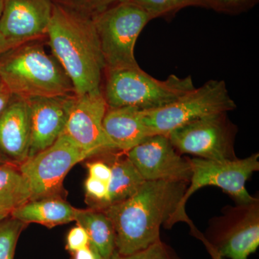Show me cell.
Instances as JSON below:
<instances>
[{"label":"cell","mask_w":259,"mask_h":259,"mask_svg":"<svg viewBox=\"0 0 259 259\" xmlns=\"http://www.w3.org/2000/svg\"><path fill=\"white\" fill-rule=\"evenodd\" d=\"M189 182L146 181L131 197L101 209L115 233V252L129 255L160 240V228L177 223Z\"/></svg>","instance_id":"cell-1"},{"label":"cell","mask_w":259,"mask_h":259,"mask_svg":"<svg viewBox=\"0 0 259 259\" xmlns=\"http://www.w3.org/2000/svg\"><path fill=\"white\" fill-rule=\"evenodd\" d=\"M47 36L75 95L102 90L105 64L92 17L54 3Z\"/></svg>","instance_id":"cell-2"},{"label":"cell","mask_w":259,"mask_h":259,"mask_svg":"<svg viewBox=\"0 0 259 259\" xmlns=\"http://www.w3.org/2000/svg\"><path fill=\"white\" fill-rule=\"evenodd\" d=\"M0 77L13 96L25 100L75 94L60 64L36 40L0 56Z\"/></svg>","instance_id":"cell-3"},{"label":"cell","mask_w":259,"mask_h":259,"mask_svg":"<svg viewBox=\"0 0 259 259\" xmlns=\"http://www.w3.org/2000/svg\"><path fill=\"white\" fill-rule=\"evenodd\" d=\"M105 73L102 93L108 107L153 110L176 101L195 88L191 76L182 78L171 74L166 79L159 80L140 66L105 70Z\"/></svg>","instance_id":"cell-4"},{"label":"cell","mask_w":259,"mask_h":259,"mask_svg":"<svg viewBox=\"0 0 259 259\" xmlns=\"http://www.w3.org/2000/svg\"><path fill=\"white\" fill-rule=\"evenodd\" d=\"M92 18L105 70L139 67L135 47L140 34L153 20L149 13L127 0L102 10Z\"/></svg>","instance_id":"cell-5"},{"label":"cell","mask_w":259,"mask_h":259,"mask_svg":"<svg viewBox=\"0 0 259 259\" xmlns=\"http://www.w3.org/2000/svg\"><path fill=\"white\" fill-rule=\"evenodd\" d=\"M236 108L223 80L211 79L165 106L142 110L151 136H167L174 130L207 116L228 113Z\"/></svg>","instance_id":"cell-6"},{"label":"cell","mask_w":259,"mask_h":259,"mask_svg":"<svg viewBox=\"0 0 259 259\" xmlns=\"http://www.w3.org/2000/svg\"><path fill=\"white\" fill-rule=\"evenodd\" d=\"M259 154L255 153L243 159L213 161L201 158H190L192 175L189 187L181 202L177 217L179 221L189 222L185 212L187 201L191 195L199 189L207 186H214L227 192L238 204H246L257 200L252 197L245 184L253 172L259 170Z\"/></svg>","instance_id":"cell-7"},{"label":"cell","mask_w":259,"mask_h":259,"mask_svg":"<svg viewBox=\"0 0 259 259\" xmlns=\"http://www.w3.org/2000/svg\"><path fill=\"white\" fill-rule=\"evenodd\" d=\"M90 155L62 134L54 144L19 164L28 182L32 199L59 196L70 170Z\"/></svg>","instance_id":"cell-8"},{"label":"cell","mask_w":259,"mask_h":259,"mask_svg":"<svg viewBox=\"0 0 259 259\" xmlns=\"http://www.w3.org/2000/svg\"><path fill=\"white\" fill-rule=\"evenodd\" d=\"M236 127L228 113L216 114L192 121L167 135L180 154L213 161L236 159L234 140Z\"/></svg>","instance_id":"cell-9"},{"label":"cell","mask_w":259,"mask_h":259,"mask_svg":"<svg viewBox=\"0 0 259 259\" xmlns=\"http://www.w3.org/2000/svg\"><path fill=\"white\" fill-rule=\"evenodd\" d=\"M217 254L229 259H248L259 245V201L228 207L213 220Z\"/></svg>","instance_id":"cell-10"},{"label":"cell","mask_w":259,"mask_h":259,"mask_svg":"<svg viewBox=\"0 0 259 259\" xmlns=\"http://www.w3.org/2000/svg\"><path fill=\"white\" fill-rule=\"evenodd\" d=\"M107 110L102 90L74 95L63 134L91 156L115 151L103 127Z\"/></svg>","instance_id":"cell-11"},{"label":"cell","mask_w":259,"mask_h":259,"mask_svg":"<svg viewBox=\"0 0 259 259\" xmlns=\"http://www.w3.org/2000/svg\"><path fill=\"white\" fill-rule=\"evenodd\" d=\"M127 156L145 181L190 183V158L182 157L165 135L149 136L127 151Z\"/></svg>","instance_id":"cell-12"},{"label":"cell","mask_w":259,"mask_h":259,"mask_svg":"<svg viewBox=\"0 0 259 259\" xmlns=\"http://www.w3.org/2000/svg\"><path fill=\"white\" fill-rule=\"evenodd\" d=\"M52 0H3L0 31L13 47L47 36Z\"/></svg>","instance_id":"cell-13"},{"label":"cell","mask_w":259,"mask_h":259,"mask_svg":"<svg viewBox=\"0 0 259 259\" xmlns=\"http://www.w3.org/2000/svg\"><path fill=\"white\" fill-rule=\"evenodd\" d=\"M74 95L28 100L30 119L28 157L49 148L63 134Z\"/></svg>","instance_id":"cell-14"},{"label":"cell","mask_w":259,"mask_h":259,"mask_svg":"<svg viewBox=\"0 0 259 259\" xmlns=\"http://www.w3.org/2000/svg\"><path fill=\"white\" fill-rule=\"evenodd\" d=\"M30 140L29 102L13 96L0 114V153L8 161L20 164L28 157Z\"/></svg>","instance_id":"cell-15"},{"label":"cell","mask_w":259,"mask_h":259,"mask_svg":"<svg viewBox=\"0 0 259 259\" xmlns=\"http://www.w3.org/2000/svg\"><path fill=\"white\" fill-rule=\"evenodd\" d=\"M103 127L115 150L127 152L151 136L142 110L136 107H107Z\"/></svg>","instance_id":"cell-16"},{"label":"cell","mask_w":259,"mask_h":259,"mask_svg":"<svg viewBox=\"0 0 259 259\" xmlns=\"http://www.w3.org/2000/svg\"><path fill=\"white\" fill-rule=\"evenodd\" d=\"M78 211L59 196H51L29 200L13 209L10 216L25 225L38 223L51 228L75 221Z\"/></svg>","instance_id":"cell-17"},{"label":"cell","mask_w":259,"mask_h":259,"mask_svg":"<svg viewBox=\"0 0 259 259\" xmlns=\"http://www.w3.org/2000/svg\"><path fill=\"white\" fill-rule=\"evenodd\" d=\"M75 221L88 233L90 246L102 258H111L115 253V229L104 211L97 208L79 209Z\"/></svg>","instance_id":"cell-18"},{"label":"cell","mask_w":259,"mask_h":259,"mask_svg":"<svg viewBox=\"0 0 259 259\" xmlns=\"http://www.w3.org/2000/svg\"><path fill=\"white\" fill-rule=\"evenodd\" d=\"M110 166L112 175L105 207L129 198L146 182L127 156L115 158Z\"/></svg>","instance_id":"cell-19"},{"label":"cell","mask_w":259,"mask_h":259,"mask_svg":"<svg viewBox=\"0 0 259 259\" xmlns=\"http://www.w3.org/2000/svg\"><path fill=\"white\" fill-rule=\"evenodd\" d=\"M31 199L30 187L19 168L0 164V205L13 211Z\"/></svg>","instance_id":"cell-20"},{"label":"cell","mask_w":259,"mask_h":259,"mask_svg":"<svg viewBox=\"0 0 259 259\" xmlns=\"http://www.w3.org/2000/svg\"><path fill=\"white\" fill-rule=\"evenodd\" d=\"M149 13L152 19L168 16L190 6L208 8V0H131Z\"/></svg>","instance_id":"cell-21"},{"label":"cell","mask_w":259,"mask_h":259,"mask_svg":"<svg viewBox=\"0 0 259 259\" xmlns=\"http://www.w3.org/2000/svg\"><path fill=\"white\" fill-rule=\"evenodd\" d=\"M25 224L8 216L0 221V259H14L15 248Z\"/></svg>","instance_id":"cell-22"},{"label":"cell","mask_w":259,"mask_h":259,"mask_svg":"<svg viewBox=\"0 0 259 259\" xmlns=\"http://www.w3.org/2000/svg\"><path fill=\"white\" fill-rule=\"evenodd\" d=\"M54 4L61 5L81 14L93 17L112 5L127 0H52Z\"/></svg>","instance_id":"cell-23"},{"label":"cell","mask_w":259,"mask_h":259,"mask_svg":"<svg viewBox=\"0 0 259 259\" xmlns=\"http://www.w3.org/2000/svg\"><path fill=\"white\" fill-rule=\"evenodd\" d=\"M110 259H177L170 248L159 240L146 249L129 255H120L114 253Z\"/></svg>","instance_id":"cell-24"},{"label":"cell","mask_w":259,"mask_h":259,"mask_svg":"<svg viewBox=\"0 0 259 259\" xmlns=\"http://www.w3.org/2000/svg\"><path fill=\"white\" fill-rule=\"evenodd\" d=\"M84 187L87 197L95 202V207L92 208H105L108 197V184L89 176L85 181Z\"/></svg>","instance_id":"cell-25"},{"label":"cell","mask_w":259,"mask_h":259,"mask_svg":"<svg viewBox=\"0 0 259 259\" xmlns=\"http://www.w3.org/2000/svg\"><path fill=\"white\" fill-rule=\"evenodd\" d=\"M90 245L88 233L82 227L77 226L70 230L66 236V249L74 253Z\"/></svg>","instance_id":"cell-26"},{"label":"cell","mask_w":259,"mask_h":259,"mask_svg":"<svg viewBox=\"0 0 259 259\" xmlns=\"http://www.w3.org/2000/svg\"><path fill=\"white\" fill-rule=\"evenodd\" d=\"M255 0H208V8L225 13H239L249 8Z\"/></svg>","instance_id":"cell-27"},{"label":"cell","mask_w":259,"mask_h":259,"mask_svg":"<svg viewBox=\"0 0 259 259\" xmlns=\"http://www.w3.org/2000/svg\"><path fill=\"white\" fill-rule=\"evenodd\" d=\"M89 176L109 184L111 179V168L101 161L93 162L88 164Z\"/></svg>","instance_id":"cell-28"},{"label":"cell","mask_w":259,"mask_h":259,"mask_svg":"<svg viewBox=\"0 0 259 259\" xmlns=\"http://www.w3.org/2000/svg\"><path fill=\"white\" fill-rule=\"evenodd\" d=\"M13 95L10 93L9 89L0 77V114L9 105Z\"/></svg>","instance_id":"cell-29"},{"label":"cell","mask_w":259,"mask_h":259,"mask_svg":"<svg viewBox=\"0 0 259 259\" xmlns=\"http://www.w3.org/2000/svg\"><path fill=\"white\" fill-rule=\"evenodd\" d=\"M71 254H72L71 259H95V251L90 245Z\"/></svg>","instance_id":"cell-30"},{"label":"cell","mask_w":259,"mask_h":259,"mask_svg":"<svg viewBox=\"0 0 259 259\" xmlns=\"http://www.w3.org/2000/svg\"><path fill=\"white\" fill-rule=\"evenodd\" d=\"M3 0H0V18H1L2 13H3ZM13 45L10 44L5 38L3 34L0 31V56L8 52L10 49H13Z\"/></svg>","instance_id":"cell-31"},{"label":"cell","mask_w":259,"mask_h":259,"mask_svg":"<svg viewBox=\"0 0 259 259\" xmlns=\"http://www.w3.org/2000/svg\"><path fill=\"white\" fill-rule=\"evenodd\" d=\"M12 211L4 206L0 205V221L10 215Z\"/></svg>","instance_id":"cell-32"},{"label":"cell","mask_w":259,"mask_h":259,"mask_svg":"<svg viewBox=\"0 0 259 259\" xmlns=\"http://www.w3.org/2000/svg\"><path fill=\"white\" fill-rule=\"evenodd\" d=\"M7 161H8V160H7L6 158H5L4 156L0 153V164H2V163H7Z\"/></svg>","instance_id":"cell-33"},{"label":"cell","mask_w":259,"mask_h":259,"mask_svg":"<svg viewBox=\"0 0 259 259\" xmlns=\"http://www.w3.org/2000/svg\"><path fill=\"white\" fill-rule=\"evenodd\" d=\"M94 250V249H93ZM94 251H95V259H105L104 258H102V257L101 256V255H100V254H99L98 253H97V252L96 251V250H94Z\"/></svg>","instance_id":"cell-34"}]
</instances>
